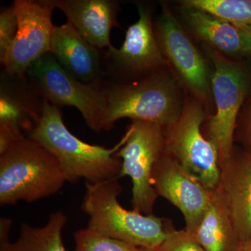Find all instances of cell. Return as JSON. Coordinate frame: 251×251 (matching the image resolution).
I'll return each instance as SVG.
<instances>
[{
  "instance_id": "6da1fadb",
  "label": "cell",
  "mask_w": 251,
  "mask_h": 251,
  "mask_svg": "<svg viewBox=\"0 0 251 251\" xmlns=\"http://www.w3.org/2000/svg\"><path fill=\"white\" fill-rule=\"evenodd\" d=\"M27 133L57 158L69 182L99 183L120 176L122 160L116 153L126 141V132L112 148L85 143L68 130L59 108L44 99L40 118Z\"/></svg>"
},
{
  "instance_id": "7a4b0ae2",
  "label": "cell",
  "mask_w": 251,
  "mask_h": 251,
  "mask_svg": "<svg viewBox=\"0 0 251 251\" xmlns=\"http://www.w3.org/2000/svg\"><path fill=\"white\" fill-rule=\"evenodd\" d=\"M168 69L126 83L101 82L105 100L100 130L111 129L117 120L158 124L166 127L179 119L184 101L178 82Z\"/></svg>"
},
{
  "instance_id": "3957f363",
  "label": "cell",
  "mask_w": 251,
  "mask_h": 251,
  "mask_svg": "<svg viewBox=\"0 0 251 251\" xmlns=\"http://www.w3.org/2000/svg\"><path fill=\"white\" fill-rule=\"evenodd\" d=\"M122 191L117 177L85 183L82 209L90 218L87 227L141 249L161 248L174 228L171 221L125 209L118 201Z\"/></svg>"
},
{
  "instance_id": "277c9868",
  "label": "cell",
  "mask_w": 251,
  "mask_h": 251,
  "mask_svg": "<svg viewBox=\"0 0 251 251\" xmlns=\"http://www.w3.org/2000/svg\"><path fill=\"white\" fill-rule=\"evenodd\" d=\"M67 181L49 150L23 136L0 153V205L32 202L58 193Z\"/></svg>"
},
{
  "instance_id": "5b68a950",
  "label": "cell",
  "mask_w": 251,
  "mask_h": 251,
  "mask_svg": "<svg viewBox=\"0 0 251 251\" xmlns=\"http://www.w3.org/2000/svg\"><path fill=\"white\" fill-rule=\"evenodd\" d=\"M213 64V98L215 112L207 118L206 138L217 148L222 168L234 156L238 118L249 96L250 76L242 64L206 47Z\"/></svg>"
},
{
  "instance_id": "8992f818",
  "label": "cell",
  "mask_w": 251,
  "mask_h": 251,
  "mask_svg": "<svg viewBox=\"0 0 251 251\" xmlns=\"http://www.w3.org/2000/svg\"><path fill=\"white\" fill-rule=\"evenodd\" d=\"M205 119L202 104L193 97H186L179 119L163 130L165 153L206 189L214 191L221 183V168L216 145L203 135Z\"/></svg>"
},
{
  "instance_id": "52a82bcc",
  "label": "cell",
  "mask_w": 251,
  "mask_h": 251,
  "mask_svg": "<svg viewBox=\"0 0 251 251\" xmlns=\"http://www.w3.org/2000/svg\"><path fill=\"white\" fill-rule=\"evenodd\" d=\"M153 29L162 54L178 83L202 104L205 110H212L213 72L166 4L163 5Z\"/></svg>"
},
{
  "instance_id": "ba28073f",
  "label": "cell",
  "mask_w": 251,
  "mask_h": 251,
  "mask_svg": "<svg viewBox=\"0 0 251 251\" xmlns=\"http://www.w3.org/2000/svg\"><path fill=\"white\" fill-rule=\"evenodd\" d=\"M163 130L158 124L133 120L126 130V141L116 153L122 159L119 178L131 179L132 207L145 215L153 214L158 197L152 178L155 166L165 154Z\"/></svg>"
},
{
  "instance_id": "9c48e42d",
  "label": "cell",
  "mask_w": 251,
  "mask_h": 251,
  "mask_svg": "<svg viewBox=\"0 0 251 251\" xmlns=\"http://www.w3.org/2000/svg\"><path fill=\"white\" fill-rule=\"evenodd\" d=\"M27 75L44 99L57 108L75 107L91 129L100 131L105 107L101 82L85 83L77 80L61 67L50 52L36 61Z\"/></svg>"
},
{
  "instance_id": "30bf717a",
  "label": "cell",
  "mask_w": 251,
  "mask_h": 251,
  "mask_svg": "<svg viewBox=\"0 0 251 251\" xmlns=\"http://www.w3.org/2000/svg\"><path fill=\"white\" fill-rule=\"evenodd\" d=\"M18 31L1 60L4 73L11 77H25L36 61L50 52L52 32V0H15Z\"/></svg>"
},
{
  "instance_id": "8fae6325",
  "label": "cell",
  "mask_w": 251,
  "mask_h": 251,
  "mask_svg": "<svg viewBox=\"0 0 251 251\" xmlns=\"http://www.w3.org/2000/svg\"><path fill=\"white\" fill-rule=\"evenodd\" d=\"M139 18L130 25L120 49L105 50V77H128L138 80L168 69V63L157 42L149 6L138 4Z\"/></svg>"
},
{
  "instance_id": "7c38bea8",
  "label": "cell",
  "mask_w": 251,
  "mask_h": 251,
  "mask_svg": "<svg viewBox=\"0 0 251 251\" xmlns=\"http://www.w3.org/2000/svg\"><path fill=\"white\" fill-rule=\"evenodd\" d=\"M153 186L184 216L185 229L193 234L209 205L213 191L206 189L171 157L165 153L155 166Z\"/></svg>"
},
{
  "instance_id": "4fadbf2b",
  "label": "cell",
  "mask_w": 251,
  "mask_h": 251,
  "mask_svg": "<svg viewBox=\"0 0 251 251\" xmlns=\"http://www.w3.org/2000/svg\"><path fill=\"white\" fill-rule=\"evenodd\" d=\"M0 136L14 140L24 136L40 118L44 99L30 80L3 74L0 93Z\"/></svg>"
},
{
  "instance_id": "5bb4252c",
  "label": "cell",
  "mask_w": 251,
  "mask_h": 251,
  "mask_svg": "<svg viewBox=\"0 0 251 251\" xmlns=\"http://www.w3.org/2000/svg\"><path fill=\"white\" fill-rule=\"evenodd\" d=\"M104 52L84 39L70 23L54 28L50 53L66 72L81 82L105 80Z\"/></svg>"
},
{
  "instance_id": "9a60e30c",
  "label": "cell",
  "mask_w": 251,
  "mask_h": 251,
  "mask_svg": "<svg viewBox=\"0 0 251 251\" xmlns=\"http://www.w3.org/2000/svg\"><path fill=\"white\" fill-rule=\"evenodd\" d=\"M54 7L65 14L68 21L91 45L100 50L111 49L110 31L120 27L117 14L120 3L112 0H52Z\"/></svg>"
},
{
  "instance_id": "2e32d148",
  "label": "cell",
  "mask_w": 251,
  "mask_h": 251,
  "mask_svg": "<svg viewBox=\"0 0 251 251\" xmlns=\"http://www.w3.org/2000/svg\"><path fill=\"white\" fill-rule=\"evenodd\" d=\"M220 190L227 204L239 242H251V155L234 153L221 168Z\"/></svg>"
},
{
  "instance_id": "e0dca14e",
  "label": "cell",
  "mask_w": 251,
  "mask_h": 251,
  "mask_svg": "<svg viewBox=\"0 0 251 251\" xmlns=\"http://www.w3.org/2000/svg\"><path fill=\"white\" fill-rule=\"evenodd\" d=\"M184 14L188 27L206 47L228 57L245 55L244 39L237 26L200 10L184 9Z\"/></svg>"
},
{
  "instance_id": "ac0fdd59",
  "label": "cell",
  "mask_w": 251,
  "mask_h": 251,
  "mask_svg": "<svg viewBox=\"0 0 251 251\" xmlns=\"http://www.w3.org/2000/svg\"><path fill=\"white\" fill-rule=\"evenodd\" d=\"M193 238L205 251H234L239 240L227 204L220 188L211 200Z\"/></svg>"
},
{
  "instance_id": "d6986e66",
  "label": "cell",
  "mask_w": 251,
  "mask_h": 251,
  "mask_svg": "<svg viewBox=\"0 0 251 251\" xmlns=\"http://www.w3.org/2000/svg\"><path fill=\"white\" fill-rule=\"evenodd\" d=\"M67 221L65 214L58 211L50 216L43 227H33L24 223L17 240L0 242V251H67L62 237Z\"/></svg>"
},
{
  "instance_id": "ffe728a7",
  "label": "cell",
  "mask_w": 251,
  "mask_h": 251,
  "mask_svg": "<svg viewBox=\"0 0 251 251\" xmlns=\"http://www.w3.org/2000/svg\"><path fill=\"white\" fill-rule=\"evenodd\" d=\"M184 9L204 11L237 27L251 25V0H184Z\"/></svg>"
},
{
  "instance_id": "44dd1931",
  "label": "cell",
  "mask_w": 251,
  "mask_h": 251,
  "mask_svg": "<svg viewBox=\"0 0 251 251\" xmlns=\"http://www.w3.org/2000/svg\"><path fill=\"white\" fill-rule=\"evenodd\" d=\"M75 251H143L145 249L86 227L74 233Z\"/></svg>"
},
{
  "instance_id": "7402d4cb",
  "label": "cell",
  "mask_w": 251,
  "mask_h": 251,
  "mask_svg": "<svg viewBox=\"0 0 251 251\" xmlns=\"http://www.w3.org/2000/svg\"><path fill=\"white\" fill-rule=\"evenodd\" d=\"M18 18L14 5L1 10L0 14V59L14 41L18 31Z\"/></svg>"
},
{
  "instance_id": "603a6c76",
  "label": "cell",
  "mask_w": 251,
  "mask_h": 251,
  "mask_svg": "<svg viewBox=\"0 0 251 251\" xmlns=\"http://www.w3.org/2000/svg\"><path fill=\"white\" fill-rule=\"evenodd\" d=\"M160 249L161 251H205L185 229H172Z\"/></svg>"
},
{
  "instance_id": "cb8c5ba5",
  "label": "cell",
  "mask_w": 251,
  "mask_h": 251,
  "mask_svg": "<svg viewBox=\"0 0 251 251\" xmlns=\"http://www.w3.org/2000/svg\"><path fill=\"white\" fill-rule=\"evenodd\" d=\"M234 139L239 140L246 152L251 155V95L248 96L239 114Z\"/></svg>"
},
{
  "instance_id": "d4e9b609",
  "label": "cell",
  "mask_w": 251,
  "mask_h": 251,
  "mask_svg": "<svg viewBox=\"0 0 251 251\" xmlns=\"http://www.w3.org/2000/svg\"><path fill=\"white\" fill-rule=\"evenodd\" d=\"M12 221L10 219H1L0 221V242L9 240L10 229Z\"/></svg>"
},
{
  "instance_id": "484cf974",
  "label": "cell",
  "mask_w": 251,
  "mask_h": 251,
  "mask_svg": "<svg viewBox=\"0 0 251 251\" xmlns=\"http://www.w3.org/2000/svg\"><path fill=\"white\" fill-rule=\"evenodd\" d=\"M239 28L240 29L243 39H244V46H245V55L251 57V25Z\"/></svg>"
},
{
  "instance_id": "4316f807",
  "label": "cell",
  "mask_w": 251,
  "mask_h": 251,
  "mask_svg": "<svg viewBox=\"0 0 251 251\" xmlns=\"http://www.w3.org/2000/svg\"><path fill=\"white\" fill-rule=\"evenodd\" d=\"M234 251H251V242H239Z\"/></svg>"
},
{
  "instance_id": "83f0119b",
  "label": "cell",
  "mask_w": 251,
  "mask_h": 251,
  "mask_svg": "<svg viewBox=\"0 0 251 251\" xmlns=\"http://www.w3.org/2000/svg\"><path fill=\"white\" fill-rule=\"evenodd\" d=\"M143 251H161V249H145Z\"/></svg>"
}]
</instances>
